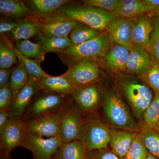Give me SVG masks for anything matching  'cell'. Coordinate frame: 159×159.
<instances>
[{
    "label": "cell",
    "mask_w": 159,
    "mask_h": 159,
    "mask_svg": "<svg viewBox=\"0 0 159 159\" xmlns=\"http://www.w3.org/2000/svg\"><path fill=\"white\" fill-rule=\"evenodd\" d=\"M108 33H101L99 36L77 45H71L57 54L61 61L68 68L81 61H96L105 57L108 50Z\"/></svg>",
    "instance_id": "cell-1"
},
{
    "label": "cell",
    "mask_w": 159,
    "mask_h": 159,
    "mask_svg": "<svg viewBox=\"0 0 159 159\" xmlns=\"http://www.w3.org/2000/svg\"><path fill=\"white\" fill-rule=\"evenodd\" d=\"M119 81L120 88L141 126L143 114L153 99L154 93L141 77H122Z\"/></svg>",
    "instance_id": "cell-2"
},
{
    "label": "cell",
    "mask_w": 159,
    "mask_h": 159,
    "mask_svg": "<svg viewBox=\"0 0 159 159\" xmlns=\"http://www.w3.org/2000/svg\"><path fill=\"white\" fill-rule=\"evenodd\" d=\"M105 116L113 127L140 132L141 125L134 119L128 106L119 94L111 90L106 93L102 100Z\"/></svg>",
    "instance_id": "cell-3"
},
{
    "label": "cell",
    "mask_w": 159,
    "mask_h": 159,
    "mask_svg": "<svg viewBox=\"0 0 159 159\" xmlns=\"http://www.w3.org/2000/svg\"><path fill=\"white\" fill-rule=\"evenodd\" d=\"M34 97L22 119L24 122L61 111L72 102L70 95L43 90Z\"/></svg>",
    "instance_id": "cell-4"
},
{
    "label": "cell",
    "mask_w": 159,
    "mask_h": 159,
    "mask_svg": "<svg viewBox=\"0 0 159 159\" xmlns=\"http://www.w3.org/2000/svg\"><path fill=\"white\" fill-rule=\"evenodd\" d=\"M79 140L88 151L108 148L111 128L94 112L85 114Z\"/></svg>",
    "instance_id": "cell-5"
},
{
    "label": "cell",
    "mask_w": 159,
    "mask_h": 159,
    "mask_svg": "<svg viewBox=\"0 0 159 159\" xmlns=\"http://www.w3.org/2000/svg\"><path fill=\"white\" fill-rule=\"evenodd\" d=\"M60 10L73 19L99 32L107 29L116 19L113 13L97 7H64Z\"/></svg>",
    "instance_id": "cell-6"
},
{
    "label": "cell",
    "mask_w": 159,
    "mask_h": 159,
    "mask_svg": "<svg viewBox=\"0 0 159 159\" xmlns=\"http://www.w3.org/2000/svg\"><path fill=\"white\" fill-rule=\"evenodd\" d=\"M62 143L59 136L46 138L26 130L20 147L31 152L34 159H49Z\"/></svg>",
    "instance_id": "cell-7"
},
{
    "label": "cell",
    "mask_w": 159,
    "mask_h": 159,
    "mask_svg": "<svg viewBox=\"0 0 159 159\" xmlns=\"http://www.w3.org/2000/svg\"><path fill=\"white\" fill-rule=\"evenodd\" d=\"M37 19L40 33L47 36L68 37L74 27L79 23L60 10L49 16Z\"/></svg>",
    "instance_id": "cell-8"
},
{
    "label": "cell",
    "mask_w": 159,
    "mask_h": 159,
    "mask_svg": "<svg viewBox=\"0 0 159 159\" xmlns=\"http://www.w3.org/2000/svg\"><path fill=\"white\" fill-rule=\"evenodd\" d=\"M62 75L73 86L77 87L98 82L99 70L96 61L85 60L68 68Z\"/></svg>",
    "instance_id": "cell-9"
},
{
    "label": "cell",
    "mask_w": 159,
    "mask_h": 159,
    "mask_svg": "<svg viewBox=\"0 0 159 159\" xmlns=\"http://www.w3.org/2000/svg\"><path fill=\"white\" fill-rule=\"evenodd\" d=\"M74 105L83 114L94 112L101 102V92L98 82L75 87L70 95Z\"/></svg>",
    "instance_id": "cell-10"
},
{
    "label": "cell",
    "mask_w": 159,
    "mask_h": 159,
    "mask_svg": "<svg viewBox=\"0 0 159 159\" xmlns=\"http://www.w3.org/2000/svg\"><path fill=\"white\" fill-rule=\"evenodd\" d=\"M66 109L25 122L26 130L46 138L59 136L61 124Z\"/></svg>",
    "instance_id": "cell-11"
},
{
    "label": "cell",
    "mask_w": 159,
    "mask_h": 159,
    "mask_svg": "<svg viewBox=\"0 0 159 159\" xmlns=\"http://www.w3.org/2000/svg\"><path fill=\"white\" fill-rule=\"evenodd\" d=\"M83 114L72 100L65 111L61 124L59 137L62 142L79 140L83 122Z\"/></svg>",
    "instance_id": "cell-12"
},
{
    "label": "cell",
    "mask_w": 159,
    "mask_h": 159,
    "mask_svg": "<svg viewBox=\"0 0 159 159\" xmlns=\"http://www.w3.org/2000/svg\"><path fill=\"white\" fill-rule=\"evenodd\" d=\"M26 133L25 122L13 119L0 131V154L10 156L13 149L20 147Z\"/></svg>",
    "instance_id": "cell-13"
},
{
    "label": "cell",
    "mask_w": 159,
    "mask_h": 159,
    "mask_svg": "<svg viewBox=\"0 0 159 159\" xmlns=\"http://www.w3.org/2000/svg\"><path fill=\"white\" fill-rule=\"evenodd\" d=\"M41 90L39 83L29 80L13 99L9 110L11 119H22L31 100Z\"/></svg>",
    "instance_id": "cell-14"
},
{
    "label": "cell",
    "mask_w": 159,
    "mask_h": 159,
    "mask_svg": "<svg viewBox=\"0 0 159 159\" xmlns=\"http://www.w3.org/2000/svg\"><path fill=\"white\" fill-rule=\"evenodd\" d=\"M152 57L144 47L133 44L129 53L126 71L137 76H142L150 67Z\"/></svg>",
    "instance_id": "cell-15"
},
{
    "label": "cell",
    "mask_w": 159,
    "mask_h": 159,
    "mask_svg": "<svg viewBox=\"0 0 159 159\" xmlns=\"http://www.w3.org/2000/svg\"><path fill=\"white\" fill-rule=\"evenodd\" d=\"M132 29L131 18L121 17L115 19L107 29L110 41L130 48L133 44L131 41Z\"/></svg>",
    "instance_id": "cell-16"
},
{
    "label": "cell",
    "mask_w": 159,
    "mask_h": 159,
    "mask_svg": "<svg viewBox=\"0 0 159 159\" xmlns=\"http://www.w3.org/2000/svg\"><path fill=\"white\" fill-rule=\"evenodd\" d=\"M132 20V44L144 47L148 51L151 35L153 29L152 20L148 16L140 15Z\"/></svg>",
    "instance_id": "cell-17"
},
{
    "label": "cell",
    "mask_w": 159,
    "mask_h": 159,
    "mask_svg": "<svg viewBox=\"0 0 159 159\" xmlns=\"http://www.w3.org/2000/svg\"><path fill=\"white\" fill-rule=\"evenodd\" d=\"M139 134L137 132L111 128L109 142L111 149L119 158L124 159L134 139Z\"/></svg>",
    "instance_id": "cell-18"
},
{
    "label": "cell",
    "mask_w": 159,
    "mask_h": 159,
    "mask_svg": "<svg viewBox=\"0 0 159 159\" xmlns=\"http://www.w3.org/2000/svg\"><path fill=\"white\" fill-rule=\"evenodd\" d=\"M0 13L2 17L9 19L23 20L34 16L27 2L18 0H0Z\"/></svg>",
    "instance_id": "cell-19"
},
{
    "label": "cell",
    "mask_w": 159,
    "mask_h": 159,
    "mask_svg": "<svg viewBox=\"0 0 159 159\" xmlns=\"http://www.w3.org/2000/svg\"><path fill=\"white\" fill-rule=\"evenodd\" d=\"M129 53L128 48L115 43L106 54V65L112 70H126Z\"/></svg>",
    "instance_id": "cell-20"
},
{
    "label": "cell",
    "mask_w": 159,
    "mask_h": 159,
    "mask_svg": "<svg viewBox=\"0 0 159 159\" xmlns=\"http://www.w3.org/2000/svg\"><path fill=\"white\" fill-rule=\"evenodd\" d=\"M37 19L46 17L59 11L68 0H31L26 1Z\"/></svg>",
    "instance_id": "cell-21"
},
{
    "label": "cell",
    "mask_w": 159,
    "mask_h": 159,
    "mask_svg": "<svg viewBox=\"0 0 159 159\" xmlns=\"http://www.w3.org/2000/svg\"><path fill=\"white\" fill-rule=\"evenodd\" d=\"M88 151L79 140L62 142L53 155L54 159H87Z\"/></svg>",
    "instance_id": "cell-22"
},
{
    "label": "cell",
    "mask_w": 159,
    "mask_h": 159,
    "mask_svg": "<svg viewBox=\"0 0 159 159\" xmlns=\"http://www.w3.org/2000/svg\"><path fill=\"white\" fill-rule=\"evenodd\" d=\"M1 37L5 40V41L14 51L18 61L22 63L25 66L29 74V80L39 83L43 77L48 76L49 74L43 70L40 66V64L34 60L30 59L24 56L5 35H2Z\"/></svg>",
    "instance_id": "cell-23"
},
{
    "label": "cell",
    "mask_w": 159,
    "mask_h": 159,
    "mask_svg": "<svg viewBox=\"0 0 159 159\" xmlns=\"http://www.w3.org/2000/svg\"><path fill=\"white\" fill-rule=\"evenodd\" d=\"M39 85L43 90L68 95H70L75 88L62 75L57 76L49 75L43 77L40 81Z\"/></svg>",
    "instance_id": "cell-24"
},
{
    "label": "cell",
    "mask_w": 159,
    "mask_h": 159,
    "mask_svg": "<svg viewBox=\"0 0 159 159\" xmlns=\"http://www.w3.org/2000/svg\"><path fill=\"white\" fill-rule=\"evenodd\" d=\"M40 33L38 20L34 16L24 20L17 28L9 33V36L14 42L29 39Z\"/></svg>",
    "instance_id": "cell-25"
},
{
    "label": "cell",
    "mask_w": 159,
    "mask_h": 159,
    "mask_svg": "<svg viewBox=\"0 0 159 159\" xmlns=\"http://www.w3.org/2000/svg\"><path fill=\"white\" fill-rule=\"evenodd\" d=\"M116 11L121 17L128 19L136 17L145 12H151L145 0H121Z\"/></svg>",
    "instance_id": "cell-26"
},
{
    "label": "cell",
    "mask_w": 159,
    "mask_h": 159,
    "mask_svg": "<svg viewBox=\"0 0 159 159\" xmlns=\"http://www.w3.org/2000/svg\"><path fill=\"white\" fill-rule=\"evenodd\" d=\"M37 36L38 43L42 47L46 53H61L72 45L70 39L68 37L47 36L39 33Z\"/></svg>",
    "instance_id": "cell-27"
},
{
    "label": "cell",
    "mask_w": 159,
    "mask_h": 159,
    "mask_svg": "<svg viewBox=\"0 0 159 159\" xmlns=\"http://www.w3.org/2000/svg\"><path fill=\"white\" fill-rule=\"evenodd\" d=\"M14 45L24 56L34 60L40 64L45 60L47 53L38 43L32 42L29 39L22 40L14 42Z\"/></svg>",
    "instance_id": "cell-28"
},
{
    "label": "cell",
    "mask_w": 159,
    "mask_h": 159,
    "mask_svg": "<svg viewBox=\"0 0 159 159\" xmlns=\"http://www.w3.org/2000/svg\"><path fill=\"white\" fill-rule=\"evenodd\" d=\"M29 80V74L25 67L22 63L18 61L16 66L11 70L9 80V87L12 92L13 100Z\"/></svg>",
    "instance_id": "cell-29"
},
{
    "label": "cell",
    "mask_w": 159,
    "mask_h": 159,
    "mask_svg": "<svg viewBox=\"0 0 159 159\" xmlns=\"http://www.w3.org/2000/svg\"><path fill=\"white\" fill-rule=\"evenodd\" d=\"M100 34L99 31L79 22L71 31L69 38L72 45H77L95 38Z\"/></svg>",
    "instance_id": "cell-30"
},
{
    "label": "cell",
    "mask_w": 159,
    "mask_h": 159,
    "mask_svg": "<svg viewBox=\"0 0 159 159\" xmlns=\"http://www.w3.org/2000/svg\"><path fill=\"white\" fill-rule=\"evenodd\" d=\"M159 122V94H154L143 114L141 127L155 130Z\"/></svg>",
    "instance_id": "cell-31"
},
{
    "label": "cell",
    "mask_w": 159,
    "mask_h": 159,
    "mask_svg": "<svg viewBox=\"0 0 159 159\" xmlns=\"http://www.w3.org/2000/svg\"><path fill=\"white\" fill-rule=\"evenodd\" d=\"M139 134L148 152L159 159V133L142 127Z\"/></svg>",
    "instance_id": "cell-32"
},
{
    "label": "cell",
    "mask_w": 159,
    "mask_h": 159,
    "mask_svg": "<svg viewBox=\"0 0 159 159\" xmlns=\"http://www.w3.org/2000/svg\"><path fill=\"white\" fill-rule=\"evenodd\" d=\"M16 55L12 48L1 37L0 41V69H11L18 63Z\"/></svg>",
    "instance_id": "cell-33"
},
{
    "label": "cell",
    "mask_w": 159,
    "mask_h": 159,
    "mask_svg": "<svg viewBox=\"0 0 159 159\" xmlns=\"http://www.w3.org/2000/svg\"><path fill=\"white\" fill-rule=\"evenodd\" d=\"M140 77L153 90L155 94H159V61L152 58L150 67Z\"/></svg>",
    "instance_id": "cell-34"
},
{
    "label": "cell",
    "mask_w": 159,
    "mask_h": 159,
    "mask_svg": "<svg viewBox=\"0 0 159 159\" xmlns=\"http://www.w3.org/2000/svg\"><path fill=\"white\" fill-rule=\"evenodd\" d=\"M148 152L139 134L134 139L124 159H146Z\"/></svg>",
    "instance_id": "cell-35"
},
{
    "label": "cell",
    "mask_w": 159,
    "mask_h": 159,
    "mask_svg": "<svg viewBox=\"0 0 159 159\" xmlns=\"http://www.w3.org/2000/svg\"><path fill=\"white\" fill-rule=\"evenodd\" d=\"M153 30L151 35L148 52L152 58L159 61V17L152 20Z\"/></svg>",
    "instance_id": "cell-36"
},
{
    "label": "cell",
    "mask_w": 159,
    "mask_h": 159,
    "mask_svg": "<svg viewBox=\"0 0 159 159\" xmlns=\"http://www.w3.org/2000/svg\"><path fill=\"white\" fill-rule=\"evenodd\" d=\"M119 2V0H86L83 7H97L111 12L116 11Z\"/></svg>",
    "instance_id": "cell-37"
},
{
    "label": "cell",
    "mask_w": 159,
    "mask_h": 159,
    "mask_svg": "<svg viewBox=\"0 0 159 159\" xmlns=\"http://www.w3.org/2000/svg\"><path fill=\"white\" fill-rule=\"evenodd\" d=\"M13 102V95L9 86L0 89V111L9 110Z\"/></svg>",
    "instance_id": "cell-38"
},
{
    "label": "cell",
    "mask_w": 159,
    "mask_h": 159,
    "mask_svg": "<svg viewBox=\"0 0 159 159\" xmlns=\"http://www.w3.org/2000/svg\"><path fill=\"white\" fill-rule=\"evenodd\" d=\"M87 159H121L111 148H107L88 152Z\"/></svg>",
    "instance_id": "cell-39"
},
{
    "label": "cell",
    "mask_w": 159,
    "mask_h": 159,
    "mask_svg": "<svg viewBox=\"0 0 159 159\" xmlns=\"http://www.w3.org/2000/svg\"><path fill=\"white\" fill-rule=\"evenodd\" d=\"M24 20L9 19L1 17L0 22V33L1 35L9 34L21 24Z\"/></svg>",
    "instance_id": "cell-40"
},
{
    "label": "cell",
    "mask_w": 159,
    "mask_h": 159,
    "mask_svg": "<svg viewBox=\"0 0 159 159\" xmlns=\"http://www.w3.org/2000/svg\"><path fill=\"white\" fill-rule=\"evenodd\" d=\"M12 69H0V89L9 86Z\"/></svg>",
    "instance_id": "cell-41"
},
{
    "label": "cell",
    "mask_w": 159,
    "mask_h": 159,
    "mask_svg": "<svg viewBox=\"0 0 159 159\" xmlns=\"http://www.w3.org/2000/svg\"><path fill=\"white\" fill-rule=\"evenodd\" d=\"M11 119L9 110L0 111V131L9 124Z\"/></svg>",
    "instance_id": "cell-42"
},
{
    "label": "cell",
    "mask_w": 159,
    "mask_h": 159,
    "mask_svg": "<svg viewBox=\"0 0 159 159\" xmlns=\"http://www.w3.org/2000/svg\"><path fill=\"white\" fill-rule=\"evenodd\" d=\"M151 11H155L159 8V0H145Z\"/></svg>",
    "instance_id": "cell-43"
},
{
    "label": "cell",
    "mask_w": 159,
    "mask_h": 159,
    "mask_svg": "<svg viewBox=\"0 0 159 159\" xmlns=\"http://www.w3.org/2000/svg\"><path fill=\"white\" fill-rule=\"evenodd\" d=\"M0 159H12L10 156H5L0 154Z\"/></svg>",
    "instance_id": "cell-44"
},
{
    "label": "cell",
    "mask_w": 159,
    "mask_h": 159,
    "mask_svg": "<svg viewBox=\"0 0 159 159\" xmlns=\"http://www.w3.org/2000/svg\"><path fill=\"white\" fill-rule=\"evenodd\" d=\"M146 159H158L156 157L152 155V154H151L150 153H149V152H148V156H147V158H146Z\"/></svg>",
    "instance_id": "cell-45"
},
{
    "label": "cell",
    "mask_w": 159,
    "mask_h": 159,
    "mask_svg": "<svg viewBox=\"0 0 159 159\" xmlns=\"http://www.w3.org/2000/svg\"><path fill=\"white\" fill-rule=\"evenodd\" d=\"M155 130L157 132H158V133H159V122L157 126L156 129Z\"/></svg>",
    "instance_id": "cell-46"
},
{
    "label": "cell",
    "mask_w": 159,
    "mask_h": 159,
    "mask_svg": "<svg viewBox=\"0 0 159 159\" xmlns=\"http://www.w3.org/2000/svg\"><path fill=\"white\" fill-rule=\"evenodd\" d=\"M154 12H155V13H156V14L157 15H158L159 17V8H158V9H157L155 11H154Z\"/></svg>",
    "instance_id": "cell-47"
},
{
    "label": "cell",
    "mask_w": 159,
    "mask_h": 159,
    "mask_svg": "<svg viewBox=\"0 0 159 159\" xmlns=\"http://www.w3.org/2000/svg\"><path fill=\"white\" fill-rule=\"evenodd\" d=\"M54 159L53 158L51 157V158H50V159Z\"/></svg>",
    "instance_id": "cell-48"
}]
</instances>
